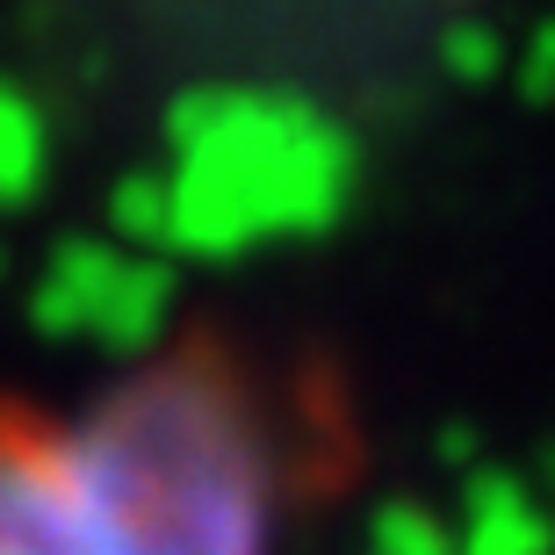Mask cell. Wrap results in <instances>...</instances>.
<instances>
[{"label": "cell", "instance_id": "6da1fadb", "mask_svg": "<svg viewBox=\"0 0 555 555\" xmlns=\"http://www.w3.org/2000/svg\"><path fill=\"white\" fill-rule=\"evenodd\" d=\"M274 454L231 361L181 353L51 426L0 412V555H268Z\"/></svg>", "mask_w": 555, "mask_h": 555}]
</instances>
